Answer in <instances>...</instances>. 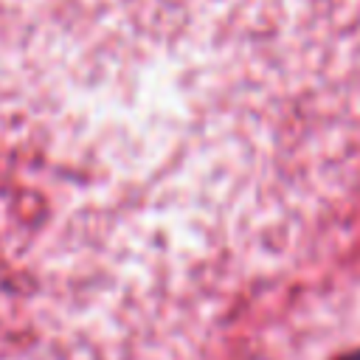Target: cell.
I'll return each instance as SVG.
<instances>
[{
  "label": "cell",
  "instance_id": "6da1fadb",
  "mask_svg": "<svg viewBox=\"0 0 360 360\" xmlns=\"http://www.w3.org/2000/svg\"><path fill=\"white\" fill-rule=\"evenodd\" d=\"M343 360H360V352H354V354H349V357H343Z\"/></svg>",
  "mask_w": 360,
  "mask_h": 360
}]
</instances>
